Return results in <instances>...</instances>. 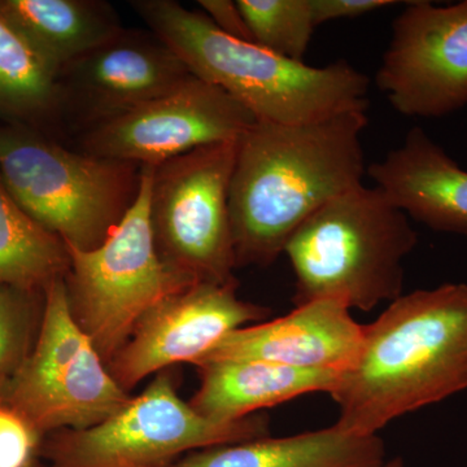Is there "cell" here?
<instances>
[{
  "instance_id": "7402d4cb",
  "label": "cell",
  "mask_w": 467,
  "mask_h": 467,
  "mask_svg": "<svg viewBox=\"0 0 467 467\" xmlns=\"http://www.w3.org/2000/svg\"><path fill=\"white\" fill-rule=\"evenodd\" d=\"M46 291L0 284V379L23 365L38 339Z\"/></svg>"
},
{
  "instance_id": "8992f818",
  "label": "cell",
  "mask_w": 467,
  "mask_h": 467,
  "mask_svg": "<svg viewBox=\"0 0 467 467\" xmlns=\"http://www.w3.org/2000/svg\"><path fill=\"white\" fill-rule=\"evenodd\" d=\"M152 171L153 165L140 167L137 199L103 244L90 251L67 245L70 315L107 365L147 310L198 284L168 266L156 251L150 223Z\"/></svg>"
},
{
  "instance_id": "603a6c76",
  "label": "cell",
  "mask_w": 467,
  "mask_h": 467,
  "mask_svg": "<svg viewBox=\"0 0 467 467\" xmlns=\"http://www.w3.org/2000/svg\"><path fill=\"white\" fill-rule=\"evenodd\" d=\"M45 436L0 401V467H32Z\"/></svg>"
},
{
  "instance_id": "30bf717a",
  "label": "cell",
  "mask_w": 467,
  "mask_h": 467,
  "mask_svg": "<svg viewBox=\"0 0 467 467\" xmlns=\"http://www.w3.org/2000/svg\"><path fill=\"white\" fill-rule=\"evenodd\" d=\"M256 117L218 86L190 76L177 88L76 138L99 158L156 165L201 147L238 142Z\"/></svg>"
},
{
  "instance_id": "6da1fadb",
  "label": "cell",
  "mask_w": 467,
  "mask_h": 467,
  "mask_svg": "<svg viewBox=\"0 0 467 467\" xmlns=\"http://www.w3.org/2000/svg\"><path fill=\"white\" fill-rule=\"evenodd\" d=\"M368 109L299 125L260 121L236 146L230 183L236 267H266L324 205L362 184Z\"/></svg>"
},
{
  "instance_id": "4fadbf2b",
  "label": "cell",
  "mask_w": 467,
  "mask_h": 467,
  "mask_svg": "<svg viewBox=\"0 0 467 467\" xmlns=\"http://www.w3.org/2000/svg\"><path fill=\"white\" fill-rule=\"evenodd\" d=\"M192 75L155 33L122 27L58 73L64 133L77 138L167 94Z\"/></svg>"
},
{
  "instance_id": "8fae6325",
  "label": "cell",
  "mask_w": 467,
  "mask_h": 467,
  "mask_svg": "<svg viewBox=\"0 0 467 467\" xmlns=\"http://www.w3.org/2000/svg\"><path fill=\"white\" fill-rule=\"evenodd\" d=\"M377 86L401 115L439 119L467 106V0L407 3L393 21Z\"/></svg>"
},
{
  "instance_id": "3957f363",
  "label": "cell",
  "mask_w": 467,
  "mask_h": 467,
  "mask_svg": "<svg viewBox=\"0 0 467 467\" xmlns=\"http://www.w3.org/2000/svg\"><path fill=\"white\" fill-rule=\"evenodd\" d=\"M130 7L193 76L223 88L260 121L309 124L368 109V78L347 61L306 66L226 36L175 0H133Z\"/></svg>"
},
{
  "instance_id": "7a4b0ae2",
  "label": "cell",
  "mask_w": 467,
  "mask_h": 467,
  "mask_svg": "<svg viewBox=\"0 0 467 467\" xmlns=\"http://www.w3.org/2000/svg\"><path fill=\"white\" fill-rule=\"evenodd\" d=\"M467 389V284L417 290L364 326L355 361L330 392L335 426L378 435L393 420Z\"/></svg>"
},
{
  "instance_id": "4316f807",
  "label": "cell",
  "mask_w": 467,
  "mask_h": 467,
  "mask_svg": "<svg viewBox=\"0 0 467 467\" xmlns=\"http://www.w3.org/2000/svg\"><path fill=\"white\" fill-rule=\"evenodd\" d=\"M32 467H54L52 465H50V463H47V462H43L42 460H39V461H36V463H34V465Z\"/></svg>"
},
{
  "instance_id": "44dd1931",
  "label": "cell",
  "mask_w": 467,
  "mask_h": 467,
  "mask_svg": "<svg viewBox=\"0 0 467 467\" xmlns=\"http://www.w3.org/2000/svg\"><path fill=\"white\" fill-rule=\"evenodd\" d=\"M252 39L266 50L303 61L317 27L313 0H238Z\"/></svg>"
},
{
  "instance_id": "d6986e66",
  "label": "cell",
  "mask_w": 467,
  "mask_h": 467,
  "mask_svg": "<svg viewBox=\"0 0 467 467\" xmlns=\"http://www.w3.org/2000/svg\"><path fill=\"white\" fill-rule=\"evenodd\" d=\"M0 122L64 133L58 70L0 16Z\"/></svg>"
},
{
  "instance_id": "ba28073f",
  "label": "cell",
  "mask_w": 467,
  "mask_h": 467,
  "mask_svg": "<svg viewBox=\"0 0 467 467\" xmlns=\"http://www.w3.org/2000/svg\"><path fill=\"white\" fill-rule=\"evenodd\" d=\"M131 398L70 315L64 278L52 282L36 346L0 379V401L46 436L99 425Z\"/></svg>"
},
{
  "instance_id": "9a60e30c",
  "label": "cell",
  "mask_w": 467,
  "mask_h": 467,
  "mask_svg": "<svg viewBox=\"0 0 467 467\" xmlns=\"http://www.w3.org/2000/svg\"><path fill=\"white\" fill-rule=\"evenodd\" d=\"M367 173L409 218L467 238V171L420 126Z\"/></svg>"
},
{
  "instance_id": "5bb4252c",
  "label": "cell",
  "mask_w": 467,
  "mask_h": 467,
  "mask_svg": "<svg viewBox=\"0 0 467 467\" xmlns=\"http://www.w3.org/2000/svg\"><path fill=\"white\" fill-rule=\"evenodd\" d=\"M364 326L339 300L295 306L287 316L244 326L216 344L193 367L221 359H263L309 370L343 373L355 361Z\"/></svg>"
},
{
  "instance_id": "9c48e42d",
  "label": "cell",
  "mask_w": 467,
  "mask_h": 467,
  "mask_svg": "<svg viewBox=\"0 0 467 467\" xmlns=\"http://www.w3.org/2000/svg\"><path fill=\"white\" fill-rule=\"evenodd\" d=\"M236 146L201 147L153 167L150 223L156 251L195 282H238L229 209Z\"/></svg>"
},
{
  "instance_id": "cb8c5ba5",
  "label": "cell",
  "mask_w": 467,
  "mask_h": 467,
  "mask_svg": "<svg viewBox=\"0 0 467 467\" xmlns=\"http://www.w3.org/2000/svg\"><path fill=\"white\" fill-rule=\"evenodd\" d=\"M198 5L220 32L241 41L254 42L238 3L232 0H199Z\"/></svg>"
},
{
  "instance_id": "484cf974",
  "label": "cell",
  "mask_w": 467,
  "mask_h": 467,
  "mask_svg": "<svg viewBox=\"0 0 467 467\" xmlns=\"http://www.w3.org/2000/svg\"><path fill=\"white\" fill-rule=\"evenodd\" d=\"M374 467H407L405 466L404 461L398 457V459L384 460L382 463Z\"/></svg>"
},
{
  "instance_id": "ffe728a7",
  "label": "cell",
  "mask_w": 467,
  "mask_h": 467,
  "mask_svg": "<svg viewBox=\"0 0 467 467\" xmlns=\"http://www.w3.org/2000/svg\"><path fill=\"white\" fill-rule=\"evenodd\" d=\"M69 267L66 242L30 217L0 178V284L46 291Z\"/></svg>"
},
{
  "instance_id": "2e32d148",
  "label": "cell",
  "mask_w": 467,
  "mask_h": 467,
  "mask_svg": "<svg viewBox=\"0 0 467 467\" xmlns=\"http://www.w3.org/2000/svg\"><path fill=\"white\" fill-rule=\"evenodd\" d=\"M201 387L189 404L202 417L234 422L306 393L330 392L339 371L309 370L263 361L221 359L198 365Z\"/></svg>"
},
{
  "instance_id": "e0dca14e",
  "label": "cell",
  "mask_w": 467,
  "mask_h": 467,
  "mask_svg": "<svg viewBox=\"0 0 467 467\" xmlns=\"http://www.w3.org/2000/svg\"><path fill=\"white\" fill-rule=\"evenodd\" d=\"M384 460L386 444L379 436L348 434L334 425L192 451L169 467H374Z\"/></svg>"
},
{
  "instance_id": "7c38bea8",
  "label": "cell",
  "mask_w": 467,
  "mask_h": 467,
  "mask_svg": "<svg viewBox=\"0 0 467 467\" xmlns=\"http://www.w3.org/2000/svg\"><path fill=\"white\" fill-rule=\"evenodd\" d=\"M238 285L198 282L147 310L107 365L116 382L130 393L150 374L195 365L226 335L269 319L272 309L241 299Z\"/></svg>"
},
{
  "instance_id": "52a82bcc",
  "label": "cell",
  "mask_w": 467,
  "mask_h": 467,
  "mask_svg": "<svg viewBox=\"0 0 467 467\" xmlns=\"http://www.w3.org/2000/svg\"><path fill=\"white\" fill-rule=\"evenodd\" d=\"M173 371L156 374L140 395L86 430L46 435L39 457L54 467H169L192 451L269 436V418L217 422L178 395Z\"/></svg>"
},
{
  "instance_id": "5b68a950",
  "label": "cell",
  "mask_w": 467,
  "mask_h": 467,
  "mask_svg": "<svg viewBox=\"0 0 467 467\" xmlns=\"http://www.w3.org/2000/svg\"><path fill=\"white\" fill-rule=\"evenodd\" d=\"M0 178L39 225L69 247L90 251L134 204L140 165L67 149L32 126L0 122Z\"/></svg>"
},
{
  "instance_id": "ac0fdd59",
  "label": "cell",
  "mask_w": 467,
  "mask_h": 467,
  "mask_svg": "<svg viewBox=\"0 0 467 467\" xmlns=\"http://www.w3.org/2000/svg\"><path fill=\"white\" fill-rule=\"evenodd\" d=\"M0 16L58 73L124 27L106 0H0Z\"/></svg>"
},
{
  "instance_id": "277c9868",
  "label": "cell",
  "mask_w": 467,
  "mask_h": 467,
  "mask_svg": "<svg viewBox=\"0 0 467 467\" xmlns=\"http://www.w3.org/2000/svg\"><path fill=\"white\" fill-rule=\"evenodd\" d=\"M417 243L408 214L377 187L359 184L316 212L285 245L292 303L339 300L362 312L391 303L402 295L404 260Z\"/></svg>"
},
{
  "instance_id": "d4e9b609",
  "label": "cell",
  "mask_w": 467,
  "mask_h": 467,
  "mask_svg": "<svg viewBox=\"0 0 467 467\" xmlns=\"http://www.w3.org/2000/svg\"><path fill=\"white\" fill-rule=\"evenodd\" d=\"M398 5L392 0H313L317 26L328 21L355 18Z\"/></svg>"
}]
</instances>
